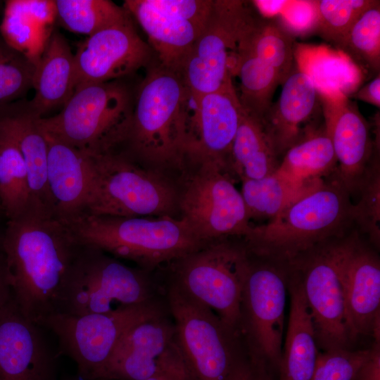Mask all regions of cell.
I'll list each match as a JSON object with an SVG mask.
<instances>
[{
  "label": "cell",
  "mask_w": 380,
  "mask_h": 380,
  "mask_svg": "<svg viewBox=\"0 0 380 380\" xmlns=\"http://www.w3.org/2000/svg\"><path fill=\"white\" fill-rule=\"evenodd\" d=\"M82 246L68 224L38 202L30 200L7 220L1 248L13 298L27 318L38 322L57 312Z\"/></svg>",
  "instance_id": "6da1fadb"
},
{
  "label": "cell",
  "mask_w": 380,
  "mask_h": 380,
  "mask_svg": "<svg viewBox=\"0 0 380 380\" xmlns=\"http://www.w3.org/2000/svg\"><path fill=\"white\" fill-rule=\"evenodd\" d=\"M352 198L335 172L243 241L253 254L289 262L356 228Z\"/></svg>",
  "instance_id": "7a4b0ae2"
},
{
  "label": "cell",
  "mask_w": 380,
  "mask_h": 380,
  "mask_svg": "<svg viewBox=\"0 0 380 380\" xmlns=\"http://www.w3.org/2000/svg\"><path fill=\"white\" fill-rule=\"evenodd\" d=\"M162 289L189 380H250L255 365L241 332L172 281Z\"/></svg>",
  "instance_id": "3957f363"
},
{
  "label": "cell",
  "mask_w": 380,
  "mask_h": 380,
  "mask_svg": "<svg viewBox=\"0 0 380 380\" xmlns=\"http://www.w3.org/2000/svg\"><path fill=\"white\" fill-rule=\"evenodd\" d=\"M67 224L80 243L117 259L132 261L148 272L207 244L186 219L170 215L148 218L85 215Z\"/></svg>",
  "instance_id": "277c9868"
},
{
  "label": "cell",
  "mask_w": 380,
  "mask_h": 380,
  "mask_svg": "<svg viewBox=\"0 0 380 380\" xmlns=\"http://www.w3.org/2000/svg\"><path fill=\"white\" fill-rule=\"evenodd\" d=\"M134 103L128 88L118 80L76 88L61 111L38 120L47 134L91 156L113 153L125 143Z\"/></svg>",
  "instance_id": "5b68a950"
},
{
  "label": "cell",
  "mask_w": 380,
  "mask_h": 380,
  "mask_svg": "<svg viewBox=\"0 0 380 380\" xmlns=\"http://www.w3.org/2000/svg\"><path fill=\"white\" fill-rule=\"evenodd\" d=\"M191 96L181 76L159 65L139 86L125 143L158 165L180 164Z\"/></svg>",
  "instance_id": "8992f818"
},
{
  "label": "cell",
  "mask_w": 380,
  "mask_h": 380,
  "mask_svg": "<svg viewBox=\"0 0 380 380\" xmlns=\"http://www.w3.org/2000/svg\"><path fill=\"white\" fill-rule=\"evenodd\" d=\"M159 287L148 271L129 267L97 248L82 244L56 313L82 315L125 309L158 298V292H163Z\"/></svg>",
  "instance_id": "52a82bcc"
},
{
  "label": "cell",
  "mask_w": 380,
  "mask_h": 380,
  "mask_svg": "<svg viewBox=\"0 0 380 380\" xmlns=\"http://www.w3.org/2000/svg\"><path fill=\"white\" fill-rule=\"evenodd\" d=\"M213 241L171 263L172 281L240 330L241 302L250 254L242 241Z\"/></svg>",
  "instance_id": "ba28073f"
},
{
  "label": "cell",
  "mask_w": 380,
  "mask_h": 380,
  "mask_svg": "<svg viewBox=\"0 0 380 380\" xmlns=\"http://www.w3.org/2000/svg\"><path fill=\"white\" fill-rule=\"evenodd\" d=\"M89 158L91 188L84 215L171 216L177 195L160 177L114 152Z\"/></svg>",
  "instance_id": "9c48e42d"
},
{
  "label": "cell",
  "mask_w": 380,
  "mask_h": 380,
  "mask_svg": "<svg viewBox=\"0 0 380 380\" xmlns=\"http://www.w3.org/2000/svg\"><path fill=\"white\" fill-rule=\"evenodd\" d=\"M249 254L240 330L253 363L277 376L284 344L286 267L284 262Z\"/></svg>",
  "instance_id": "30bf717a"
},
{
  "label": "cell",
  "mask_w": 380,
  "mask_h": 380,
  "mask_svg": "<svg viewBox=\"0 0 380 380\" xmlns=\"http://www.w3.org/2000/svg\"><path fill=\"white\" fill-rule=\"evenodd\" d=\"M248 3L213 0L207 23L179 75L192 99L232 81L239 44L258 17Z\"/></svg>",
  "instance_id": "8fae6325"
},
{
  "label": "cell",
  "mask_w": 380,
  "mask_h": 380,
  "mask_svg": "<svg viewBox=\"0 0 380 380\" xmlns=\"http://www.w3.org/2000/svg\"><path fill=\"white\" fill-rule=\"evenodd\" d=\"M166 304L164 298L105 313H54L39 320L56 336L61 353L77 365V375L97 379L122 336L135 323Z\"/></svg>",
  "instance_id": "7c38bea8"
},
{
  "label": "cell",
  "mask_w": 380,
  "mask_h": 380,
  "mask_svg": "<svg viewBox=\"0 0 380 380\" xmlns=\"http://www.w3.org/2000/svg\"><path fill=\"white\" fill-rule=\"evenodd\" d=\"M330 243L284 262L300 281L317 344L322 351L352 349L357 340L348 320L344 286Z\"/></svg>",
  "instance_id": "4fadbf2b"
},
{
  "label": "cell",
  "mask_w": 380,
  "mask_h": 380,
  "mask_svg": "<svg viewBox=\"0 0 380 380\" xmlns=\"http://www.w3.org/2000/svg\"><path fill=\"white\" fill-rule=\"evenodd\" d=\"M186 220L203 242L243 238L252 224L233 177L216 165H200L179 201Z\"/></svg>",
  "instance_id": "5bb4252c"
},
{
  "label": "cell",
  "mask_w": 380,
  "mask_h": 380,
  "mask_svg": "<svg viewBox=\"0 0 380 380\" xmlns=\"http://www.w3.org/2000/svg\"><path fill=\"white\" fill-rule=\"evenodd\" d=\"M213 0H127L124 8L146 33L158 65L179 74L201 34Z\"/></svg>",
  "instance_id": "9a60e30c"
},
{
  "label": "cell",
  "mask_w": 380,
  "mask_h": 380,
  "mask_svg": "<svg viewBox=\"0 0 380 380\" xmlns=\"http://www.w3.org/2000/svg\"><path fill=\"white\" fill-rule=\"evenodd\" d=\"M343 284L348 320L356 339L380 342V258L357 228L330 243Z\"/></svg>",
  "instance_id": "2e32d148"
},
{
  "label": "cell",
  "mask_w": 380,
  "mask_h": 380,
  "mask_svg": "<svg viewBox=\"0 0 380 380\" xmlns=\"http://www.w3.org/2000/svg\"><path fill=\"white\" fill-rule=\"evenodd\" d=\"M242 110L233 81L191 98L183 159L216 165L233 177L232 148Z\"/></svg>",
  "instance_id": "e0dca14e"
},
{
  "label": "cell",
  "mask_w": 380,
  "mask_h": 380,
  "mask_svg": "<svg viewBox=\"0 0 380 380\" xmlns=\"http://www.w3.org/2000/svg\"><path fill=\"white\" fill-rule=\"evenodd\" d=\"M46 331L12 298L0 312V380H57L58 355Z\"/></svg>",
  "instance_id": "ac0fdd59"
},
{
  "label": "cell",
  "mask_w": 380,
  "mask_h": 380,
  "mask_svg": "<svg viewBox=\"0 0 380 380\" xmlns=\"http://www.w3.org/2000/svg\"><path fill=\"white\" fill-rule=\"evenodd\" d=\"M151 51L132 22L89 36L74 53L75 89L85 84L118 80L133 73L149 62Z\"/></svg>",
  "instance_id": "d6986e66"
},
{
  "label": "cell",
  "mask_w": 380,
  "mask_h": 380,
  "mask_svg": "<svg viewBox=\"0 0 380 380\" xmlns=\"http://www.w3.org/2000/svg\"><path fill=\"white\" fill-rule=\"evenodd\" d=\"M174 344L175 325L166 303L122 336L98 378L144 380Z\"/></svg>",
  "instance_id": "ffe728a7"
},
{
  "label": "cell",
  "mask_w": 380,
  "mask_h": 380,
  "mask_svg": "<svg viewBox=\"0 0 380 380\" xmlns=\"http://www.w3.org/2000/svg\"><path fill=\"white\" fill-rule=\"evenodd\" d=\"M321 103L324 129L337 160L336 174L353 198L379 146L370 137L368 122L349 99Z\"/></svg>",
  "instance_id": "44dd1931"
},
{
  "label": "cell",
  "mask_w": 380,
  "mask_h": 380,
  "mask_svg": "<svg viewBox=\"0 0 380 380\" xmlns=\"http://www.w3.org/2000/svg\"><path fill=\"white\" fill-rule=\"evenodd\" d=\"M321 105L312 83L295 67L282 83L278 100L272 103L262 120L280 157L317 129L310 122Z\"/></svg>",
  "instance_id": "7402d4cb"
},
{
  "label": "cell",
  "mask_w": 380,
  "mask_h": 380,
  "mask_svg": "<svg viewBox=\"0 0 380 380\" xmlns=\"http://www.w3.org/2000/svg\"><path fill=\"white\" fill-rule=\"evenodd\" d=\"M44 134L48 144L47 182L55 214L68 223L86 213L91 188L89 156Z\"/></svg>",
  "instance_id": "603a6c76"
},
{
  "label": "cell",
  "mask_w": 380,
  "mask_h": 380,
  "mask_svg": "<svg viewBox=\"0 0 380 380\" xmlns=\"http://www.w3.org/2000/svg\"><path fill=\"white\" fill-rule=\"evenodd\" d=\"M293 57L296 69L309 78L322 101L349 99L365 80V72L348 55L328 45L296 42Z\"/></svg>",
  "instance_id": "cb8c5ba5"
},
{
  "label": "cell",
  "mask_w": 380,
  "mask_h": 380,
  "mask_svg": "<svg viewBox=\"0 0 380 380\" xmlns=\"http://www.w3.org/2000/svg\"><path fill=\"white\" fill-rule=\"evenodd\" d=\"M290 310L278 380H311L319 349L300 281L286 265Z\"/></svg>",
  "instance_id": "d4e9b609"
},
{
  "label": "cell",
  "mask_w": 380,
  "mask_h": 380,
  "mask_svg": "<svg viewBox=\"0 0 380 380\" xmlns=\"http://www.w3.org/2000/svg\"><path fill=\"white\" fill-rule=\"evenodd\" d=\"M39 119L28 110L25 102L16 101L0 108V122L15 139L25 164L30 200L55 213L47 182L48 144Z\"/></svg>",
  "instance_id": "484cf974"
},
{
  "label": "cell",
  "mask_w": 380,
  "mask_h": 380,
  "mask_svg": "<svg viewBox=\"0 0 380 380\" xmlns=\"http://www.w3.org/2000/svg\"><path fill=\"white\" fill-rule=\"evenodd\" d=\"M33 88L34 95L25 104L39 118L63 106L75 91L74 53L57 30H53L36 66Z\"/></svg>",
  "instance_id": "4316f807"
},
{
  "label": "cell",
  "mask_w": 380,
  "mask_h": 380,
  "mask_svg": "<svg viewBox=\"0 0 380 380\" xmlns=\"http://www.w3.org/2000/svg\"><path fill=\"white\" fill-rule=\"evenodd\" d=\"M56 19L55 1L9 0L5 4L0 34L37 66Z\"/></svg>",
  "instance_id": "83f0119b"
},
{
  "label": "cell",
  "mask_w": 380,
  "mask_h": 380,
  "mask_svg": "<svg viewBox=\"0 0 380 380\" xmlns=\"http://www.w3.org/2000/svg\"><path fill=\"white\" fill-rule=\"evenodd\" d=\"M281 157L262 121L242 110L232 148L234 175L258 179L275 172Z\"/></svg>",
  "instance_id": "f1b7e54d"
},
{
  "label": "cell",
  "mask_w": 380,
  "mask_h": 380,
  "mask_svg": "<svg viewBox=\"0 0 380 380\" xmlns=\"http://www.w3.org/2000/svg\"><path fill=\"white\" fill-rule=\"evenodd\" d=\"M336 168L332 142L324 126L291 147L276 172L298 186L308 187L333 174Z\"/></svg>",
  "instance_id": "f546056e"
},
{
  "label": "cell",
  "mask_w": 380,
  "mask_h": 380,
  "mask_svg": "<svg viewBox=\"0 0 380 380\" xmlns=\"http://www.w3.org/2000/svg\"><path fill=\"white\" fill-rule=\"evenodd\" d=\"M293 35L281 24L258 18L242 39L239 50L247 52L272 67L281 84L295 68Z\"/></svg>",
  "instance_id": "4dcf8cb0"
},
{
  "label": "cell",
  "mask_w": 380,
  "mask_h": 380,
  "mask_svg": "<svg viewBox=\"0 0 380 380\" xmlns=\"http://www.w3.org/2000/svg\"><path fill=\"white\" fill-rule=\"evenodd\" d=\"M233 77L239 80V87L235 90L242 109L262 121L277 86L281 84L277 72L255 56L238 50Z\"/></svg>",
  "instance_id": "1f68e13d"
},
{
  "label": "cell",
  "mask_w": 380,
  "mask_h": 380,
  "mask_svg": "<svg viewBox=\"0 0 380 380\" xmlns=\"http://www.w3.org/2000/svg\"><path fill=\"white\" fill-rule=\"evenodd\" d=\"M241 181V193L250 220H265L267 222L321 182L310 186L301 187L284 179L277 172L261 179H243Z\"/></svg>",
  "instance_id": "d6a6232c"
},
{
  "label": "cell",
  "mask_w": 380,
  "mask_h": 380,
  "mask_svg": "<svg viewBox=\"0 0 380 380\" xmlns=\"http://www.w3.org/2000/svg\"><path fill=\"white\" fill-rule=\"evenodd\" d=\"M30 201L25 164L18 144L0 122V206L7 220L19 215Z\"/></svg>",
  "instance_id": "836d02e7"
},
{
  "label": "cell",
  "mask_w": 380,
  "mask_h": 380,
  "mask_svg": "<svg viewBox=\"0 0 380 380\" xmlns=\"http://www.w3.org/2000/svg\"><path fill=\"white\" fill-rule=\"evenodd\" d=\"M57 19L69 31L91 36L132 22L124 7L108 0H56Z\"/></svg>",
  "instance_id": "e575fe53"
},
{
  "label": "cell",
  "mask_w": 380,
  "mask_h": 380,
  "mask_svg": "<svg viewBox=\"0 0 380 380\" xmlns=\"http://www.w3.org/2000/svg\"><path fill=\"white\" fill-rule=\"evenodd\" d=\"M365 72L379 73L380 67V4L374 1L335 45Z\"/></svg>",
  "instance_id": "d590c367"
},
{
  "label": "cell",
  "mask_w": 380,
  "mask_h": 380,
  "mask_svg": "<svg viewBox=\"0 0 380 380\" xmlns=\"http://www.w3.org/2000/svg\"><path fill=\"white\" fill-rule=\"evenodd\" d=\"M353 203L356 228L377 250L380 246V165L376 151L362 178Z\"/></svg>",
  "instance_id": "8d00e7d4"
},
{
  "label": "cell",
  "mask_w": 380,
  "mask_h": 380,
  "mask_svg": "<svg viewBox=\"0 0 380 380\" xmlns=\"http://www.w3.org/2000/svg\"><path fill=\"white\" fill-rule=\"evenodd\" d=\"M36 65L0 34V108L16 102L33 88Z\"/></svg>",
  "instance_id": "74e56055"
},
{
  "label": "cell",
  "mask_w": 380,
  "mask_h": 380,
  "mask_svg": "<svg viewBox=\"0 0 380 380\" xmlns=\"http://www.w3.org/2000/svg\"><path fill=\"white\" fill-rule=\"evenodd\" d=\"M373 2L371 0L316 1L317 18L314 31L336 45Z\"/></svg>",
  "instance_id": "f35d334b"
},
{
  "label": "cell",
  "mask_w": 380,
  "mask_h": 380,
  "mask_svg": "<svg viewBox=\"0 0 380 380\" xmlns=\"http://www.w3.org/2000/svg\"><path fill=\"white\" fill-rule=\"evenodd\" d=\"M369 353V348L319 352L311 380H350Z\"/></svg>",
  "instance_id": "ab89813d"
},
{
  "label": "cell",
  "mask_w": 380,
  "mask_h": 380,
  "mask_svg": "<svg viewBox=\"0 0 380 380\" xmlns=\"http://www.w3.org/2000/svg\"><path fill=\"white\" fill-rule=\"evenodd\" d=\"M279 16L281 25L293 35L314 31L317 18L316 1H287Z\"/></svg>",
  "instance_id": "60d3db41"
},
{
  "label": "cell",
  "mask_w": 380,
  "mask_h": 380,
  "mask_svg": "<svg viewBox=\"0 0 380 380\" xmlns=\"http://www.w3.org/2000/svg\"><path fill=\"white\" fill-rule=\"evenodd\" d=\"M144 380H189L175 341L172 348L160 359L156 371Z\"/></svg>",
  "instance_id": "b9f144b4"
},
{
  "label": "cell",
  "mask_w": 380,
  "mask_h": 380,
  "mask_svg": "<svg viewBox=\"0 0 380 380\" xmlns=\"http://www.w3.org/2000/svg\"><path fill=\"white\" fill-rule=\"evenodd\" d=\"M350 380H380V342H373L367 357Z\"/></svg>",
  "instance_id": "7bdbcfd3"
},
{
  "label": "cell",
  "mask_w": 380,
  "mask_h": 380,
  "mask_svg": "<svg viewBox=\"0 0 380 380\" xmlns=\"http://www.w3.org/2000/svg\"><path fill=\"white\" fill-rule=\"evenodd\" d=\"M377 108L380 106V77L379 74L362 87L352 96Z\"/></svg>",
  "instance_id": "ee69618b"
},
{
  "label": "cell",
  "mask_w": 380,
  "mask_h": 380,
  "mask_svg": "<svg viewBox=\"0 0 380 380\" xmlns=\"http://www.w3.org/2000/svg\"><path fill=\"white\" fill-rule=\"evenodd\" d=\"M12 292L8 282L4 255L0 250V312L12 299Z\"/></svg>",
  "instance_id": "f6af8a7d"
},
{
  "label": "cell",
  "mask_w": 380,
  "mask_h": 380,
  "mask_svg": "<svg viewBox=\"0 0 380 380\" xmlns=\"http://www.w3.org/2000/svg\"><path fill=\"white\" fill-rule=\"evenodd\" d=\"M251 2L263 18H270L280 15L287 1L256 0Z\"/></svg>",
  "instance_id": "bcb514c9"
},
{
  "label": "cell",
  "mask_w": 380,
  "mask_h": 380,
  "mask_svg": "<svg viewBox=\"0 0 380 380\" xmlns=\"http://www.w3.org/2000/svg\"><path fill=\"white\" fill-rule=\"evenodd\" d=\"M274 375L267 369L255 365L250 380H274Z\"/></svg>",
  "instance_id": "7dc6e473"
},
{
  "label": "cell",
  "mask_w": 380,
  "mask_h": 380,
  "mask_svg": "<svg viewBox=\"0 0 380 380\" xmlns=\"http://www.w3.org/2000/svg\"><path fill=\"white\" fill-rule=\"evenodd\" d=\"M65 380H113V379H101V378L87 379V378H84V377H82V376L77 375V376H72V377L68 378V379H67Z\"/></svg>",
  "instance_id": "c3c4849f"
},
{
  "label": "cell",
  "mask_w": 380,
  "mask_h": 380,
  "mask_svg": "<svg viewBox=\"0 0 380 380\" xmlns=\"http://www.w3.org/2000/svg\"><path fill=\"white\" fill-rule=\"evenodd\" d=\"M3 235H4V231H1L0 230V250H1V246H2V239H3Z\"/></svg>",
  "instance_id": "681fc988"
},
{
  "label": "cell",
  "mask_w": 380,
  "mask_h": 380,
  "mask_svg": "<svg viewBox=\"0 0 380 380\" xmlns=\"http://www.w3.org/2000/svg\"><path fill=\"white\" fill-rule=\"evenodd\" d=\"M2 216H4V214H3L2 210H1V206H0V217H2Z\"/></svg>",
  "instance_id": "f907efd6"
}]
</instances>
